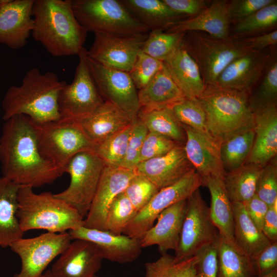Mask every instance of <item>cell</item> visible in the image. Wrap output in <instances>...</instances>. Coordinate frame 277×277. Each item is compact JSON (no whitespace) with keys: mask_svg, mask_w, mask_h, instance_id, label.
I'll return each instance as SVG.
<instances>
[{"mask_svg":"<svg viewBox=\"0 0 277 277\" xmlns=\"http://www.w3.org/2000/svg\"><path fill=\"white\" fill-rule=\"evenodd\" d=\"M0 163L3 177L33 188L52 184L63 174L43 156L33 123L24 115L4 121L0 136Z\"/></svg>","mask_w":277,"mask_h":277,"instance_id":"obj_1","label":"cell"},{"mask_svg":"<svg viewBox=\"0 0 277 277\" xmlns=\"http://www.w3.org/2000/svg\"><path fill=\"white\" fill-rule=\"evenodd\" d=\"M66 84L54 72L42 73L37 68L30 69L21 85L7 89L2 101L4 121L18 115L37 124L61 119L58 98Z\"/></svg>","mask_w":277,"mask_h":277,"instance_id":"obj_2","label":"cell"},{"mask_svg":"<svg viewBox=\"0 0 277 277\" xmlns=\"http://www.w3.org/2000/svg\"><path fill=\"white\" fill-rule=\"evenodd\" d=\"M34 40L52 56L78 55L87 31L76 18L71 0H35L32 8Z\"/></svg>","mask_w":277,"mask_h":277,"instance_id":"obj_3","label":"cell"},{"mask_svg":"<svg viewBox=\"0 0 277 277\" xmlns=\"http://www.w3.org/2000/svg\"><path fill=\"white\" fill-rule=\"evenodd\" d=\"M19 186L16 216L22 231L42 229L62 233L83 226L84 217L74 208L50 192L36 193Z\"/></svg>","mask_w":277,"mask_h":277,"instance_id":"obj_4","label":"cell"},{"mask_svg":"<svg viewBox=\"0 0 277 277\" xmlns=\"http://www.w3.org/2000/svg\"><path fill=\"white\" fill-rule=\"evenodd\" d=\"M196 99L205 111L208 133L220 143L238 132L254 128L247 92L207 86Z\"/></svg>","mask_w":277,"mask_h":277,"instance_id":"obj_5","label":"cell"},{"mask_svg":"<svg viewBox=\"0 0 277 277\" xmlns=\"http://www.w3.org/2000/svg\"><path fill=\"white\" fill-rule=\"evenodd\" d=\"M74 15L87 32L122 35L148 33L121 0H71Z\"/></svg>","mask_w":277,"mask_h":277,"instance_id":"obj_6","label":"cell"},{"mask_svg":"<svg viewBox=\"0 0 277 277\" xmlns=\"http://www.w3.org/2000/svg\"><path fill=\"white\" fill-rule=\"evenodd\" d=\"M183 44L197 63L206 86L215 85L231 62L251 50L244 41L217 38L199 31L186 32Z\"/></svg>","mask_w":277,"mask_h":277,"instance_id":"obj_7","label":"cell"},{"mask_svg":"<svg viewBox=\"0 0 277 277\" xmlns=\"http://www.w3.org/2000/svg\"><path fill=\"white\" fill-rule=\"evenodd\" d=\"M33 123L42 155L63 173L75 154L93 151L94 144L74 121L61 118L41 124Z\"/></svg>","mask_w":277,"mask_h":277,"instance_id":"obj_8","label":"cell"},{"mask_svg":"<svg viewBox=\"0 0 277 277\" xmlns=\"http://www.w3.org/2000/svg\"><path fill=\"white\" fill-rule=\"evenodd\" d=\"M105 166L92 150L81 152L68 162L65 172L70 176L69 186L54 194L70 205L84 218L87 214Z\"/></svg>","mask_w":277,"mask_h":277,"instance_id":"obj_9","label":"cell"},{"mask_svg":"<svg viewBox=\"0 0 277 277\" xmlns=\"http://www.w3.org/2000/svg\"><path fill=\"white\" fill-rule=\"evenodd\" d=\"M220 236L210 218L209 207L199 189L187 200V208L179 245L174 251L180 260L194 256L203 247L216 243Z\"/></svg>","mask_w":277,"mask_h":277,"instance_id":"obj_10","label":"cell"},{"mask_svg":"<svg viewBox=\"0 0 277 277\" xmlns=\"http://www.w3.org/2000/svg\"><path fill=\"white\" fill-rule=\"evenodd\" d=\"M87 50L77 55L79 62L72 82L60 92L58 110L61 118L76 121L93 112L104 102L93 80L87 64Z\"/></svg>","mask_w":277,"mask_h":277,"instance_id":"obj_11","label":"cell"},{"mask_svg":"<svg viewBox=\"0 0 277 277\" xmlns=\"http://www.w3.org/2000/svg\"><path fill=\"white\" fill-rule=\"evenodd\" d=\"M72 241L68 232H47L37 236L23 237L15 241L9 247L19 257L21 268L14 277H38Z\"/></svg>","mask_w":277,"mask_h":277,"instance_id":"obj_12","label":"cell"},{"mask_svg":"<svg viewBox=\"0 0 277 277\" xmlns=\"http://www.w3.org/2000/svg\"><path fill=\"white\" fill-rule=\"evenodd\" d=\"M202 185L201 177L193 170L177 182L159 190L137 213L123 234L140 240L154 225L163 211L177 202L187 200Z\"/></svg>","mask_w":277,"mask_h":277,"instance_id":"obj_13","label":"cell"},{"mask_svg":"<svg viewBox=\"0 0 277 277\" xmlns=\"http://www.w3.org/2000/svg\"><path fill=\"white\" fill-rule=\"evenodd\" d=\"M87 61L93 80L104 101L115 105L134 122L140 106L137 89L129 73L105 67L88 56Z\"/></svg>","mask_w":277,"mask_h":277,"instance_id":"obj_14","label":"cell"},{"mask_svg":"<svg viewBox=\"0 0 277 277\" xmlns=\"http://www.w3.org/2000/svg\"><path fill=\"white\" fill-rule=\"evenodd\" d=\"M87 56L108 68L129 72L148 33L122 35L95 32Z\"/></svg>","mask_w":277,"mask_h":277,"instance_id":"obj_15","label":"cell"},{"mask_svg":"<svg viewBox=\"0 0 277 277\" xmlns=\"http://www.w3.org/2000/svg\"><path fill=\"white\" fill-rule=\"evenodd\" d=\"M135 170L120 166H105L83 226L105 230L107 210L114 199L124 192Z\"/></svg>","mask_w":277,"mask_h":277,"instance_id":"obj_16","label":"cell"},{"mask_svg":"<svg viewBox=\"0 0 277 277\" xmlns=\"http://www.w3.org/2000/svg\"><path fill=\"white\" fill-rule=\"evenodd\" d=\"M181 125L186 134L185 154L202 181L209 177L224 179L226 172L221 157V143L208 133Z\"/></svg>","mask_w":277,"mask_h":277,"instance_id":"obj_17","label":"cell"},{"mask_svg":"<svg viewBox=\"0 0 277 277\" xmlns=\"http://www.w3.org/2000/svg\"><path fill=\"white\" fill-rule=\"evenodd\" d=\"M60 255L50 269L55 277H94L104 260L94 244L81 239L71 241Z\"/></svg>","mask_w":277,"mask_h":277,"instance_id":"obj_18","label":"cell"},{"mask_svg":"<svg viewBox=\"0 0 277 277\" xmlns=\"http://www.w3.org/2000/svg\"><path fill=\"white\" fill-rule=\"evenodd\" d=\"M68 232L72 240L81 239L93 243L101 251L104 259L113 262L132 263L138 258L142 252L140 240L124 234H115L83 226Z\"/></svg>","mask_w":277,"mask_h":277,"instance_id":"obj_19","label":"cell"},{"mask_svg":"<svg viewBox=\"0 0 277 277\" xmlns=\"http://www.w3.org/2000/svg\"><path fill=\"white\" fill-rule=\"evenodd\" d=\"M35 0H9L0 10V44L16 50L27 43L34 27Z\"/></svg>","mask_w":277,"mask_h":277,"instance_id":"obj_20","label":"cell"},{"mask_svg":"<svg viewBox=\"0 0 277 277\" xmlns=\"http://www.w3.org/2000/svg\"><path fill=\"white\" fill-rule=\"evenodd\" d=\"M193 170L182 144L163 155L139 163L135 169L159 190L177 182Z\"/></svg>","mask_w":277,"mask_h":277,"instance_id":"obj_21","label":"cell"},{"mask_svg":"<svg viewBox=\"0 0 277 277\" xmlns=\"http://www.w3.org/2000/svg\"><path fill=\"white\" fill-rule=\"evenodd\" d=\"M253 111L254 138L246 163L263 167L275 158L277 153L276 103L260 106Z\"/></svg>","mask_w":277,"mask_h":277,"instance_id":"obj_22","label":"cell"},{"mask_svg":"<svg viewBox=\"0 0 277 277\" xmlns=\"http://www.w3.org/2000/svg\"><path fill=\"white\" fill-rule=\"evenodd\" d=\"M187 200L177 202L163 211L153 225L140 240L142 248L157 246L162 254L177 249L185 217Z\"/></svg>","mask_w":277,"mask_h":277,"instance_id":"obj_23","label":"cell"},{"mask_svg":"<svg viewBox=\"0 0 277 277\" xmlns=\"http://www.w3.org/2000/svg\"><path fill=\"white\" fill-rule=\"evenodd\" d=\"M228 4L226 1H213L209 6L196 16L175 22L165 31H199L217 38H228L231 19L228 11Z\"/></svg>","mask_w":277,"mask_h":277,"instance_id":"obj_24","label":"cell"},{"mask_svg":"<svg viewBox=\"0 0 277 277\" xmlns=\"http://www.w3.org/2000/svg\"><path fill=\"white\" fill-rule=\"evenodd\" d=\"M268 56L250 50L231 62L217 79L215 85L238 91L247 90L262 74Z\"/></svg>","mask_w":277,"mask_h":277,"instance_id":"obj_25","label":"cell"},{"mask_svg":"<svg viewBox=\"0 0 277 277\" xmlns=\"http://www.w3.org/2000/svg\"><path fill=\"white\" fill-rule=\"evenodd\" d=\"M93 144L100 143L123 129L133 122L122 109L104 101L90 114L76 121Z\"/></svg>","mask_w":277,"mask_h":277,"instance_id":"obj_26","label":"cell"},{"mask_svg":"<svg viewBox=\"0 0 277 277\" xmlns=\"http://www.w3.org/2000/svg\"><path fill=\"white\" fill-rule=\"evenodd\" d=\"M163 63L187 98L196 99L202 94L206 85L199 66L185 48L183 40Z\"/></svg>","mask_w":277,"mask_h":277,"instance_id":"obj_27","label":"cell"},{"mask_svg":"<svg viewBox=\"0 0 277 277\" xmlns=\"http://www.w3.org/2000/svg\"><path fill=\"white\" fill-rule=\"evenodd\" d=\"M140 109L171 107L187 98L169 73L164 67L143 88L137 91Z\"/></svg>","mask_w":277,"mask_h":277,"instance_id":"obj_28","label":"cell"},{"mask_svg":"<svg viewBox=\"0 0 277 277\" xmlns=\"http://www.w3.org/2000/svg\"><path fill=\"white\" fill-rule=\"evenodd\" d=\"M211 196L209 214L220 235L234 243V219L232 204L226 190L223 179L209 177L202 181Z\"/></svg>","mask_w":277,"mask_h":277,"instance_id":"obj_29","label":"cell"},{"mask_svg":"<svg viewBox=\"0 0 277 277\" xmlns=\"http://www.w3.org/2000/svg\"><path fill=\"white\" fill-rule=\"evenodd\" d=\"M19 186L0 177V247L5 248L23 237L16 216Z\"/></svg>","mask_w":277,"mask_h":277,"instance_id":"obj_30","label":"cell"},{"mask_svg":"<svg viewBox=\"0 0 277 277\" xmlns=\"http://www.w3.org/2000/svg\"><path fill=\"white\" fill-rule=\"evenodd\" d=\"M232 204L234 243L240 250L253 259L271 242L250 219L242 203L233 202Z\"/></svg>","mask_w":277,"mask_h":277,"instance_id":"obj_31","label":"cell"},{"mask_svg":"<svg viewBox=\"0 0 277 277\" xmlns=\"http://www.w3.org/2000/svg\"><path fill=\"white\" fill-rule=\"evenodd\" d=\"M129 12L150 31H166L172 24L185 19L163 0H121Z\"/></svg>","mask_w":277,"mask_h":277,"instance_id":"obj_32","label":"cell"},{"mask_svg":"<svg viewBox=\"0 0 277 277\" xmlns=\"http://www.w3.org/2000/svg\"><path fill=\"white\" fill-rule=\"evenodd\" d=\"M217 277H258L252 259L220 235L216 242Z\"/></svg>","mask_w":277,"mask_h":277,"instance_id":"obj_33","label":"cell"},{"mask_svg":"<svg viewBox=\"0 0 277 277\" xmlns=\"http://www.w3.org/2000/svg\"><path fill=\"white\" fill-rule=\"evenodd\" d=\"M262 168L246 163L226 173L223 182L232 203H244L255 195L256 182Z\"/></svg>","mask_w":277,"mask_h":277,"instance_id":"obj_34","label":"cell"},{"mask_svg":"<svg viewBox=\"0 0 277 277\" xmlns=\"http://www.w3.org/2000/svg\"><path fill=\"white\" fill-rule=\"evenodd\" d=\"M137 118L144 124L149 132H155L179 143L184 144L185 131L170 107L140 109Z\"/></svg>","mask_w":277,"mask_h":277,"instance_id":"obj_35","label":"cell"},{"mask_svg":"<svg viewBox=\"0 0 277 277\" xmlns=\"http://www.w3.org/2000/svg\"><path fill=\"white\" fill-rule=\"evenodd\" d=\"M254 138V128H251L238 132L221 143V157L226 172L236 169L246 163Z\"/></svg>","mask_w":277,"mask_h":277,"instance_id":"obj_36","label":"cell"},{"mask_svg":"<svg viewBox=\"0 0 277 277\" xmlns=\"http://www.w3.org/2000/svg\"><path fill=\"white\" fill-rule=\"evenodd\" d=\"M197 256L180 260L167 253L145 263V277H194Z\"/></svg>","mask_w":277,"mask_h":277,"instance_id":"obj_37","label":"cell"},{"mask_svg":"<svg viewBox=\"0 0 277 277\" xmlns=\"http://www.w3.org/2000/svg\"><path fill=\"white\" fill-rule=\"evenodd\" d=\"M133 123L94 144L93 151L102 160L105 166H120L125 156Z\"/></svg>","mask_w":277,"mask_h":277,"instance_id":"obj_38","label":"cell"},{"mask_svg":"<svg viewBox=\"0 0 277 277\" xmlns=\"http://www.w3.org/2000/svg\"><path fill=\"white\" fill-rule=\"evenodd\" d=\"M185 33L151 30L141 50L147 55L163 62L181 45Z\"/></svg>","mask_w":277,"mask_h":277,"instance_id":"obj_39","label":"cell"},{"mask_svg":"<svg viewBox=\"0 0 277 277\" xmlns=\"http://www.w3.org/2000/svg\"><path fill=\"white\" fill-rule=\"evenodd\" d=\"M137 213L124 192L112 201L107 212L105 230L115 234H123Z\"/></svg>","mask_w":277,"mask_h":277,"instance_id":"obj_40","label":"cell"},{"mask_svg":"<svg viewBox=\"0 0 277 277\" xmlns=\"http://www.w3.org/2000/svg\"><path fill=\"white\" fill-rule=\"evenodd\" d=\"M170 108L181 124L209 134L205 111L197 99L185 98L174 104Z\"/></svg>","mask_w":277,"mask_h":277,"instance_id":"obj_41","label":"cell"},{"mask_svg":"<svg viewBox=\"0 0 277 277\" xmlns=\"http://www.w3.org/2000/svg\"><path fill=\"white\" fill-rule=\"evenodd\" d=\"M277 22V2L260 9L247 17L237 22L233 32L237 34L250 33L266 29Z\"/></svg>","mask_w":277,"mask_h":277,"instance_id":"obj_42","label":"cell"},{"mask_svg":"<svg viewBox=\"0 0 277 277\" xmlns=\"http://www.w3.org/2000/svg\"><path fill=\"white\" fill-rule=\"evenodd\" d=\"M159 191L150 180L136 172L124 192L138 212Z\"/></svg>","mask_w":277,"mask_h":277,"instance_id":"obj_43","label":"cell"},{"mask_svg":"<svg viewBox=\"0 0 277 277\" xmlns=\"http://www.w3.org/2000/svg\"><path fill=\"white\" fill-rule=\"evenodd\" d=\"M164 67V63L143 52L141 49L131 70L128 72L135 88L144 87Z\"/></svg>","mask_w":277,"mask_h":277,"instance_id":"obj_44","label":"cell"},{"mask_svg":"<svg viewBox=\"0 0 277 277\" xmlns=\"http://www.w3.org/2000/svg\"><path fill=\"white\" fill-rule=\"evenodd\" d=\"M255 194L269 207L277 202L276 158H274L263 167L256 182Z\"/></svg>","mask_w":277,"mask_h":277,"instance_id":"obj_45","label":"cell"},{"mask_svg":"<svg viewBox=\"0 0 277 277\" xmlns=\"http://www.w3.org/2000/svg\"><path fill=\"white\" fill-rule=\"evenodd\" d=\"M148 132L144 124L137 118L133 123L125 156L120 167L135 170L138 164L143 144Z\"/></svg>","mask_w":277,"mask_h":277,"instance_id":"obj_46","label":"cell"},{"mask_svg":"<svg viewBox=\"0 0 277 277\" xmlns=\"http://www.w3.org/2000/svg\"><path fill=\"white\" fill-rule=\"evenodd\" d=\"M179 144H181L166 136L148 131L143 144L138 163L163 155Z\"/></svg>","mask_w":277,"mask_h":277,"instance_id":"obj_47","label":"cell"},{"mask_svg":"<svg viewBox=\"0 0 277 277\" xmlns=\"http://www.w3.org/2000/svg\"><path fill=\"white\" fill-rule=\"evenodd\" d=\"M277 98V62L274 60L268 67L259 91L250 104L252 110L260 106L276 103Z\"/></svg>","mask_w":277,"mask_h":277,"instance_id":"obj_48","label":"cell"},{"mask_svg":"<svg viewBox=\"0 0 277 277\" xmlns=\"http://www.w3.org/2000/svg\"><path fill=\"white\" fill-rule=\"evenodd\" d=\"M195 255L197 260L194 277H217L216 243L203 247Z\"/></svg>","mask_w":277,"mask_h":277,"instance_id":"obj_49","label":"cell"},{"mask_svg":"<svg viewBox=\"0 0 277 277\" xmlns=\"http://www.w3.org/2000/svg\"><path fill=\"white\" fill-rule=\"evenodd\" d=\"M274 1V0L231 1L228 4L230 18L231 20L240 21Z\"/></svg>","mask_w":277,"mask_h":277,"instance_id":"obj_50","label":"cell"},{"mask_svg":"<svg viewBox=\"0 0 277 277\" xmlns=\"http://www.w3.org/2000/svg\"><path fill=\"white\" fill-rule=\"evenodd\" d=\"M252 260L258 277L277 269V241L271 242Z\"/></svg>","mask_w":277,"mask_h":277,"instance_id":"obj_51","label":"cell"},{"mask_svg":"<svg viewBox=\"0 0 277 277\" xmlns=\"http://www.w3.org/2000/svg\"><path fill=\"white\" fill-rule=\"evenodd\" d=\"M174 12L183 16H194L206 9V2L202 0H163Z\"/></svg>","mask_w":277,"mask_h":277,"instance_id":"obj_52","label":"cell"},{"mask_svg":"<svg viewBox=\"0 0 277 277\" xmlns=\"http://www.w3.org/2000/svg\"><path fill=\"white\" fill-rule=\"evenodd\" d=\"M243 204L250 219L256 227L262 231L264 219L269 208L268 205L255 194Z\"/></svg>","mask_w":277,"mask_h":277,"instance_id":"obj_53","label":"cell"},{"mask_svg":"<svg viewBox=\"0 0 277 277\" xmlns=\"http://www.w3.org/2000/svg\"><path fill=\"white\" fill-rule=\"evenodd\" d=\"M262 232L270 242L277 241V202L269 207Z\"/></svg>","mask_w":277,"mask_h":277,"instance_id":"obj_54","label":"cell"},{"mask_svg":"<svg viewBox=\"0 0 277 277\" xmlns=\"http://www.w3.org/2000/svg\"><path fill=\"white\" fill-rule=\"evenodd\" d=\"M243 41L251 50L260 52L267 47L276 44L277 31L275 30L263 35L252 37Z\"/></svg>","mask_w":277,"mask_h":277,"instance_id":"obj_55","label":"cell"},{"mask_svg":"<svg viewBox=\"0 0 277 277\" xmlns=\"http://www.w3.org/2000/svg\"><path fill=\"white\" fill-rule=\"evenodd\" d=\"M38 277H55L51 270H48L42 273Z\"/></svg>","mask_w":277,"mask_h":277,"instance_id":"obj_56","label":"cell"},{"mask_svg":"<svg viewBox=\"0 0 277 277\" xmlns=\"http://www.w3.org/2000/svg\"><path fill=\"white\" fill-rule=\"evenodd\" d=\"M258 277H277V269H275L269 273Z\"/></svg>","mask_w":277,"mask_h":277,"instance_id":"obj_57","label":"cell"},{"mask_svg":"<svg viewBox=\"0 0 277 277\" xmlns=\"http://www.w3.org/2000/svg\"><path fill=\"white\" fill-rule=\"evenodd\" d=\"M9 0H0V10Z\"/></svg>","mask_w":277,"mask_h":277,"instance_id":"obj_58","label":"cell"},{"mask_svg":"<svg viewBox=\"0 0 277 277\" xmlns=\"http://www.w3.org/2000/svg\"><path fill=\"white\" fill-rule=\"evenodd\" d=\"M94 277H98V276H97V275H95V276Z\"/></svg>","mask_w":277,"mask_h":277,"instance_id":"obj_59","label":"cell"}]
</instances>
